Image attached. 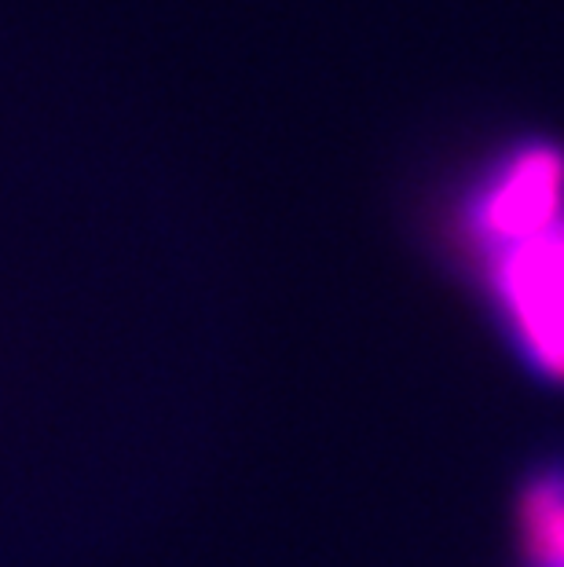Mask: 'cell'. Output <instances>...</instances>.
Listing matches in <instances>:
<instances>
[{
  "label": "cell",
  "instance_id": "1",
  "mask_svg": "<svg viewBox=\"0 0 564 567\" xmlns=\"http://www.w3.org/2000/svg\"><path fill=\"white\" fill-rule=\"evenodd\" d=\"M433 231L506 355L564 392V143H491L437 195Z\"/></svg>",
  "mask_w": 564,
  "mask_h": 567
},
{
  "label": "cell",
  "instance_id": "2",
  "mask_svg": "<svg viewBox=\"0 0 564 567\" xmlns=\"http://www.w3.org/2000/svg\"><path fill=\"white\" fill-rule=\"evenodd\" d=\"M521 567H564V446L535 454L510 494Z\"/></svg>",
  "mask_w": 564,
  "mask_h": 567
}]
</instances>
